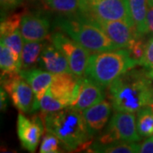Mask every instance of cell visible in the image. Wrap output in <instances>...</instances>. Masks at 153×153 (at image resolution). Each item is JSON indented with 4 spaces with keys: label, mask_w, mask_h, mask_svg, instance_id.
<instances>
[{
    "label": "cell",
    "mask_w": 153,
    "mask_h": 153,
    "mask_svg": "<svg viewBox=\"0 0 153 153\" xmlns=\"http://www.w3.org/2000/svg\"><path fill=\"white\" fill-rule=\"evenodd\" d=\"M140 136L136 128V117L132 112L116 111L107 126L98 137L97 141L110 143L114 141L139 142Z\"/></svg>",
    "instance_id": "6"
},
{
    "label": "cell",
    "mask_w": 153,
    "mask_h": 153,
    "mask_svg": "<svg viewBox=\"0 0 153 153\" xmlns=\"http://www.w3.org/2000/svg\"><path fill=\"white\" fill-rule=\"evenodd\" d=\"M95 22L110 39L119 47V49H127L132 40L138 36L134 27L125 21L118 20Z\"/></svg>",
    "instance_id": "13"
},
{
    "label": "cell",
    "mask_w": 153,
    "mask_h": 153,
    "mask_svg": "<svg viewBox=\"0 0 153 153\" xmlns=\"http://www.w3.org/2000/svg\"><path fill=\"white\" fill-rule=\"evenodd\" d=\"M50 27L49 18L44 13L37 11L22 14L21 33L24 42L49 39Z\"/></svg>",
    "instance_id": "10"
},
{
    "label": "cell",
    "mask_w": 153,
    "mask_h": 153,
    "mask_svg": "<svg viewBox=\"0 0 153 153\" xmlns=\"http://www.w3.org/2000/svg\"><path fill=\"white\" fill-rule=\"evenodd\" d=\"M44 121L39 116L31 118L20 112L17 118V134L22 147L30 152H35L44 131Z\"/></svg>",
    "instance_id": "9"
},
{
    "label": "cell",
    "mask_w": 153,
    "mask_h": 153,
    "mask_svg": "<svg viewBox=\"0 0 153 153\" xmlns=\"http://www.w3.org/2000/svg\"><path fill=\"white\" fill-rule=\"evenodd\" d=\"M148 9L146 15L148 33H152L153 36V2L147 1Z\"/></svg>",
    "instance_id": "30"
},
{
    "label": "cell",
    "mask_w": 153,
    "mask_h": 153,
    "mask_svg": "<svg viewBox=\"0 0 153 153\" xmlns=\"http://www.w3.org/2000/svg\"><path fill=\"white\" fill-rule=\"evenodd\" d=\"M19 74L29 83V85L33 88L34 93L33 107L44 97L46 91L51 85L54 74L41 68L36 67L27 70H21Z\"/></svg>",
    "instance_id": "16"
},
{
    "label": "cell",
    "mask_w": 153,
    "mask_h": 153,
    "mask_svg": "<svg viewBox=\"0 0 153 153\" xmlns=\"http://www.w3.org/2000/svg\"><path fill=\"white\" fill-rule=\"evenodd\" d=\"M140 66H143L145 68L153 67V36L149 38V40L146 44L145 55Z\"/></svg>",
    "instance_id": "28"
},
{
    "label": "cell",
    "mask_w": 153,
    "mask_h": 153,
    "mask_svg": "<svg viewBox=\"0 0 153 153\" xmlns=\"http://www.w3.org/2000/svg\"><path fill=\"white\" fill-rule=\"evenodd\" d=\"M44 41L24 42L22 52V70L33 68L38 64Z\"/></svg>",
    "instance_id": "20"
},
{
    "label": "cell",
    "mask_w": 153,
    "mask_h": 153,
    "mask_svg": "<svg viewBox=\"0 0 153 153\" xmlns=\"http://www.w3.org/2000/svg\"><path fill=\"white\" fill-rule=\"evenodd\" d=\"M46 131L59 138L65 149L73 152L78 149H87L90 145L89 136L82 111L71 106L52 111L42 112Z\"/></svg>",
    "instance_id": "2"
},
{
    "label": "cell",
    "mask_w": 153,
    "mask_h": 153,
    "mask_svg": "<svg viewBox=\"0 0 153 153\" xmlns=\"http://www.w3.org/2000/svg\"><path fill=\"white\" fill-rule=\"evenodd\" d=\"M105 97L104 88L88 78L87 76H81L78 94L75 101L70 106L76 111H82L103 101Z\"/></svg>",
    "instance_id": "12"
},
{
    "label": "cell",
    "mask_w": 153,
    "mask_h": 153,
    "mask_svg": "<svg viewBox=\"0 0 153 153\" xmlns=\"http://www.w3.org/2000/svg\"><path fill=\"white\" fill-rule=\"evenodd\" d=\"M60 145L62 143L59 138L54 134L47 131L46 134L43 137L39 152L41 153H57L60 152Z\"/></svg>",
    "instance_id": "27"
},
{
    "label": "cell",
    "mask_w": 153,
    "mask_h": 153,
    "mask_svg": "<svg viewBox=\"0 0 153 153\" xmlns=\"http://www.w3.org/2000/svg\"><path fill=\"white\" fill-rule=\"evenodd\" d=\"M1 76L19 74L22 70V59L3 43L0 44Z\"/></svg>",
    "instance_id": "18"
},
{
    "label": "cell",
    "mask_w": 153,
    "mask_h": 153,
    "mask_svg": "<svg viewBox=\"0 0 153 153\" xmlns=\"http://www.w3.org/2000/svg\"><path fill=\"white\" fill-rule=\"evenodd\" d=\"M107 97L115 111L134 113L145 106H153V81L145 67H134L107 87Z\"/></svg>",
    "instance_id": "1"
},
{
    "label": "cell",
    "mask_w": 153,
    "mask_h": 153,
    "mask_svg": "<svg viewBox=\"0 0 153 153\" xmlns=\"http://www.w3.org/2000/svg\"><path fill=\"white\" fill-rule=\"evenodd\" d=\"M22 14H12L2 19L0 25V37L11 34L21 28Z\"/></svg>",
    "instance_id": "24"
},
{
    "label": "cell",
    "mask_w": 153,
    "mask_h": 153,
    "mask_svg": "<svg viewBox=\"0 0 153 153\" xmlns=\"http://www.w3.org/2000/svg\"><path fill=\"white\" fill-rule=\"evenodd\" d=\"M146 71H147L148 76L151 77V79L153 81V67L152 68H146Z\"/></svg>",
    "instance_id": "33"
},
{
    "label": "cell",
    "mask_w": 153,
    "mask_h": 153,
    "mask_svg": "<svg viewBox=\"0 0 153 153\" xmlns=\"http://www.w3.org/2000/svg\"><path fill=\"white\" fill-rule=\"evenodd\" d=\"M140 153H153V137H149L140 145Z\"/></svg>",
    "instance_id": "31"
},
{
    "label": "cell",
    "mask_w": 153,
    "mask_h": 153,
    "mask_svg": "<svg viewBox=\"0 0 153 153\" xmlns=\"http://www.w3.org/2000/svg\"><path fill=\"white\" fill-rule=\"evenodd\" d=\"M112 105L110 101L103 100L98 104L82 111V114L91 138L103 130L111 115Z\"/></svg>",
    "instance_id": "15"
},
{
    "label": "cell",
    "mask_w": 153,
    "mask_h": 153,
    "mask_svg": "<svg viewBox=\"0 0 153 153\" xmlns=\"http://www.w3.org/2000/svg\"><path fill=\"white\" fill-rule=\"evenodd\" d=\"M143 37L136 36L131 41V43L128 46V51L129 55L134 61L138 63V66L141 65L144 55H145V50H146V44L142 40Z\"/></svg>",
    "instance_id": "26"
},
{
    "label": "cell",
    "mask_w": 153,
    "mask_h": 153,
    "mask_svg": "<svg viewBox=\"0 0 153 153\" xmlns=\"http://www.w3.org/2000/svg\"><path fill=\"white\" fill-rule=\"evenodd\" d=\"M78 13L94 22L122 20L134 27L128 0H80Z\"/></svg>",
    "instance_id": "5"
},
{
    "label": "cell",
    "mask_w": 153,
    "mask_h": 153,
    "mask_svg": "<svg viewBox=\"0 0 153 153\" xmlns=\"http://www.w3.org/2000/svg\"><path fill=\"white\" fill-rule=\"evenodd\" d=\"M49 39L65 55L73 74L78 77L84 76L91 52L59 30L51 33Z\"/></svg>",
    "instance_id": "7"
},
{
    "label": "cell",
    "mask_w": 153,
    "mask_h": 153,
    "mask_svg": "<svg viewBox=\"0 0 153 153\" xmlns=\"http://www.w3.org/2000/svg\"><path fill=\"white\" fill-rule=\"evenodd\" d=\"M38 66L41 69L53 74L73 73L65 55L50 42V40L49 42L44 41V47L38 60Z\"/></svg>",
    "instance_id": "14"
},
{
    "label": "cell",
    "mask_w": 153,
    "mask_h": 153,
    "mask_svg": "<svg viewBox=\"0 0 153 153\" xmlns=\"http://www.w3.org/2000/svg\"><path fill=\"white\" fill-rule=\"evenodd\" d=\"M1 84L13 105L22 113H31L34 102L33 88L20 74L1 76Z\"/></svg>",
    "instance_id": "8"
},
{
    "label": "cell",
    "mask_w": 153,
    "mask_h": 153,
    "mask_svg": "<svg viewBox=\"0 0 153 153\" xmlns=\"http://www.w3.org/2000/svg\"><path fill=\"white\" fill-rule=\"evenodd\" d=\"M8 95H9V94L7 93V91L4 88L1 87V90H0V105H1V110L2 111H6V109H7V106H8V104H9Z\"/></svg>",
    "instance_id": "32"
},
{
    "label": "cell",
    "mask_w": 153,
    "mask_h": 153,
    "mask_svg": "<svg viewBox=\"0 0 153 153\" xmlns=\"http://www.w3.org/2000/svg\"><path fill=\"white\" fill-rule=\"evenodd\" d=\"M131 16L138 36L145 37L148 34L146 15L147 0H128Z\"/></svg>",
    "instance_id": "19"
},
{
    "label": "cell",
    "mask_w": 153,
    "mask_h": 153,
    "mask_svg": "<svg viewBox=\"0 0 153 153\" xmlns=\"http://www.w3.org/2000/svg\"><path fill=\"white\" fill-rule=\"evenodd\" d=\"M140 145L134 142L114 141L110 143H100L94 141L86 149L87 152L94 153H138L140 152Z\"/></svg>",
    "instance_id": "17"
},
{
    "label": "cell",
    "mask_w": 153,
    "mask_h": 153,
    "mask_svg": "<svg viewBox=\"0 0 153 153\" xmlns=\"http://www.w3.org/2000/svg\"><path fill=\"white\" fill-rule=\"evenodd\" d=\"M79 87L80 77L73 73H58L54 74L49 89L55 99L70 106L76 100Z\"/></svg>",
    "instance_id": "11"
},
{
    "label": "cell",
    "mask_w": 153,
    "mask_h": 153,
    "mask_svg": "<svg viewBox=\"0 0 153 153\" xmlns=\"http://www.w3.org/2000/svg\"><path fill=\"white\" fill-rule=\"evenodd\" d=\"M1 43L5 44L8 48H10L11 50H13L16 55H18L22 59V52L24 40L22 38L21 28L16 30L11 34H9L7 36L1 38Z\"/></svg>",
    "instance_id": "25"
},
{
    "label": "cell",
    "mask_w": 153,
    "mask_h": 153,
    "mask_svg": "<svg viewBox=\"0 0 153 153\" xmlns=\"http://www.w3.org/2000/svg\"><path fill=\"white\" fill-rule=\"evenodd\" d=\"M46 5L60 16H71L78 13L80 0H45Z\"/></svg>",
    "instance_id": "22"
},
{
    "label": "cell",
    "mask_w": 153,
    "mask_h": 153,
    "mask_svg": "<svg viewBox=\"0 0 153 153\" xmlns=\"http://www.w3.org/2000/svg\"><path fill=\"white\" fill-rule=\"evenodd\" d=\"M136 128L141 138L153 136V106L147 105L137 111Z\"/></svg>",
    "instance_id": "21"
},
{
    "label": "cell",
    "mask_w": 153,
    "mask_h": 153,
    "mask_svg": "<svg viewBox=\"0 0 153 153\" xmlns=\"http://www.w3.org/2000/svg\"><path fill=\"white\" fill-rule=\"evenodd\" d=\"M67 107L66 105L60 102L57 99H55L49 91H46V93L44 95V97L40 100V101L35 106H33L32 110V113L34 111H37L38 110H41L42 112H52V111H60Z\"/></svg>",
    "instance_id": "23"
},
{
    "label": "cell",
    "mask_w": 153,
    "mask_h": 153,
    "mask_svg": "<svg viewBox=\"0 0 153 153\" xmlns=\"http://www.w3.org/2000/svg\"><path fill=\"white\" fill-rule=\"evenodd\" d=\"M23 1L24 0H0L2 14L14 10L20 4H22Z\"/></svg>",
    "instance_id": "29"
},
{
    "label": "cell",
    "mask_w": 153,
    "mask_h": 153,
    "mask_svg": "<svg viewBox=\"0 0 153 153\" xmlns=\"http://www.w3.org/2000/svg\"><path fill=\"white\" fill-rule=\"evenodd\" d=\"M147 1H150V2H153V0H147Z\"/></svg>",
    "instance_id": "34"
},
{
    "label": "cell",
    "mask_w": 153,
    "mask_h": 153,
    "mask_svg": "<svg viewBox=\"0 0 153 153\" xmlns=\"http://www.w3.org/2000/svg\"><path fill=\"white\" fill-rule=\"evenodd\" d=\"M137 66L127 49L95 52L88 58L84 76L105 88L117 77Z\"/></svg>",
    "instance_id": "4"
},
{
    "label": "cell",
    "mask_w": 153,
    "mask_h": 153,
    "mask_svg": "<svg viewBox=\"0 0 153 153\" xmlns=\"http://www.w3.org/2000/svg\"><path fill=\"white\" fill-rule=\"evenodd\" d=\"M53 27L92 53L119 49L99 27L96 22L79 13L71 16H59L54 20Z\"/></svg>",
    "instance_id": "3"
}]
</instances>
